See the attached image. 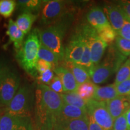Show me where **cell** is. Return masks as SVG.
<instances>
[{
    "label": "cell",
    "mask_w": 130,
    "mask_h": 130,
    "mask_svg": "<svg viewBox=\"0 0 130 130\" xmlns=\"http://www.w3.org/2000/svg\"><path fill=\"white\" fill-rule=\"evenodd\" d=\"M4 108V107H3V105L2 104V103H1V98H0V108Z\"/></svg>",
    "instance_id": "cell-41"
},
{
    "label": "cell",
    "mask_w": 130,
    "mask_h": 130,
    "mask_svg": "<svg viewBox=\"0 0 130 130\" xmlns=\"http://www.w3.org/2000/svg\"><path fill=\"white\" fill-rule=\"evenodd\" d=\"M50 88L58 94L63 93V86L60 78L58 76H54L51 83L48 86Z\"/></svg>",
    "instance_id": "cell-32"
},
{
    "label": "cell",
    "mask_w": 130,
    "mask_h": 130,
    "mask_svg": "<svg viewBox=\"0 0 130 130\" xmlns=\"http://www.w3.org/2000/svg\"><path fill=\"white\" fill-rule=\"evenodd\" d=\"M20 84L19 74L16 71L10 68L0 81V98L4 108L9 104L17 93Z\"/></svg>",
    "instance_id": "cell-7"
},
{
    "label": "cell",
    "mask_w": 130,
    "mask_h": 130,
    "mask_svg": "<svg viewBox=\"0 0 130 130\" xmlns=\"http://www.w3.org/2000/svg\"><path fill=\"white\" fill-rule=\"evenodd\" d=\"M6 35L9 36V40L8 43L4 45V47H7L10 43H13L14 48L16 51H18L21 48L24 43V33L18 27L16 22L10 19L7 27Z\"/></svg>",
    "instance_id": "cell-15"
},
{
    "label": "cell",
    "mask_w": 130,
    "mask_h": 130,
    "mask_svg": "<svg viewBox=\"0 0 130 130\" xmlns=\"http://www.w3.org/2000/svg\"><path fill=\"white\" fill-rule=\"evenodd\" d=\"M35 105V95L32 85L21 86L10 104L5 108V112L10 115L31 116Z\"/></svg>",
    "instance_id": "cell-4"
},
{
    "label": "cell",
    "mask_w": 130,
    "mask_h": 130,
    "mask_svg": "<svg viewBox=\"0 0 130 130\" xmlns=\"http://www.w3.org/2000/svg\"><path fill=\"white\" fill-rule=\"evenodd\" d=\"M88 116L89 120V130H102L101 129V128L96 123V122L94 121L93 119L92 118V117L89 116V115H88Z\"/></svg>",
    "instance_id": "cell-38"
},
{
    "label": "cell",
    "mask_w": 130,
    "mask_h": 130,
    "mask_svg": "<svg viewBox=\"0 0 130 130\" xmlns=\"http://www.w3.org/2000/svg\"><path fill=\"white\" fill-rule=\"evenodd\" d=\"M5 113V108H0V118Z\"/></svg>",
    "instance_id": "cell-40"
},
{
    "label": "cell",
    "mask_w": 130,
    "mask_h": 130,
    "mask_svg": "<svg viewBox=\"0 0 130 130\" xmlns=\"http://www.w3.org/2000/svg\"><path fill=\"white\" fill-rule=\"evenodd\" d=\"M17 6L14 0H0V16L9 18L12 15Z\"/></svg>",
    "instance_id": "cell-26"
},
{
    "label": "cell",
    "mask_w": 130,
    "mask_h": 130,
    "mask_svg": "<svg viewBox=\"0 0 130 130\" xmlns=\"http://www.w3.org/2000/svg\"><path fill=\"white\" fill-rule=\"evenodd\" d=\"M96 31L99 37L107 44L111 43L118 36L116 32L110 25L105 26L100 30H96Z\"/></svg>",
    "instance_id": "cell-27"
},
{
    "label": "cell",
    "mask_w": 130,
    "mask_h": 130,
    "mask_svg": "<svg viewBox=\"0 0 130 130\" xmlns=\"http://www.w3.org/2000/svg\"><path fill=\"white\" fill-rule=\"evenodd\" d=\"M118 6L123 11L125 16L130 19V1H121L119 3Z\"/></svg>",
    "instance_id": "cell-37"
},
{
    "label": "cell",
    "mask_w": 130,
    "mask_h": 130,
    "mask_svg": "<svg viewBox=\"0 0 130 130\" xmlns=\"http://www.w3.org/2000/svg\"><path fill=\"white\" fill-rule=\"evenodd\" d=\"M115 72L116 71L113 65L104 60L102 63H99L93 68L90 75V78L96 85L102 84Z\"/></svg>",
    "instance_id": "cell-10"
},
{
    "label": "cell",
    "mask_w": 130,
    "mask_h": 130,
    "mask_svg": "<svg viewBox=\"0 0 130 130\" xmlns=\"http://www.w3.org/2000/svg\"><path fill=\"white\" fill-rule=\"evenodd\" d=\"M74 8L71 2L62 0L45 1L40 11V23L43 25L49 26L54 24L61 19L73 13Z\"/></svg>",
    "instance_id": "cell-5"
},
{
    "label": "cell",
    "mask_w": 130,
    "mask_h": 130,
    "mask_svg": "<svg viewBox=\"0 0 130 130\" xmlns=\"http://www.w3.org/2000/svg\"><path fill=\"white\" fill-rule=\"evenodd\" d=\"M116 47L119 51L124 56H130V40L117 36L116 38Z\"/></svg>",
    "instance_id": "cell-29"
},
{
    "label": "cell",
    "mask_w": 130,
    "mask_h": 130,
    "mask_svg": "<svg viewBox=\"0 0 130 130\" xmlns=\"http://www.w3.org/2000/svg\"><path fill=\"white\" fill-rule=\"evenodd\" d=\"M37 16L29 13H22L16 19V24L24 35L30 33L32 25L36 20Z\"/></svg>",
    "instance_id": "cell-21"
},
{
    "label": "cell",
    "mask_w": 130,
    "mask_h": 130,
    "mask_svg": "<svg viewBox=\"0 0 130 130\" xmlns=\"http://www.w3.org/2000/svg\"><path fill=\"white\" fill-rule=\"evenodd\" d=\"M128 130H130V128L128 127Z\"/></svg>",
    "instance_id": "cell-43"
},
{
    "label": "cell",
    "mask_w": 130,
    "mask_h": 130,
    "mask_svg": "<svg viewBox=\"0 0 130 130\" xmlns=\"http://www.w3.org/2000/svg\"><path fill=\"white\" fill-rule=\"evenodd\" d=\"M0 130H35L31 116H15L5 113L0 118Z\"/></svg>",
    "instance_id": "cell-9"
},
{
    "label": "cell",
    "mask_w": 130,
    "mask_h": 130,
    "mask_svg": "<svg viewBox=\"0 0 130 130\" xmlns=\"http://www.w3.org/2000/svg\"><path fill=\"white\" fill-rule=\"evenodd\" d=\"M73 19L74 13L66 16L56 23L47 26L46 28L42 30L37 29L42 44L53 51L60 61L64 60L63 39Z\"/></svg>",
    "instance_id": "cell-2"
},
{
    "label": "cell",
    "mask_w": 130,
    "mask_h": 130,
    "mask_svg": "<svg viewBox=\"0 0 130 130\" xmlns=\"http://www.w3.org/2000/svg\"><path fill=\"white\" fill-rule=\"evenodd\" d=\"M106 105L108 111L114 121L122 115L125 114L130 108V101L127 96H121L106 102Z\"/></svg>",
    "instance_id": "cell-12"
},
{
    "label": "cell",
    "mask_w": 130,
    "mask_h": 130,
    "mask_svg": "<svg viewBox=\"0 0 130 130\" xmlns=\"http://www.w3.org/2000/svg\"><path fill=\"white\" fill-rule=\"evenodd\" d=\"M104 9L110 25L118 35L125 21V16L118 5H108Z\"/></svg>",
    "instance_id": "cell-11"
},
{
    "label": "cell",
    "mask_w": 130,
    "mask_h": 130,
    "mask_svg": "<svg viewBox=\"0 0 130 130\" xmlns=\"http://www.w3.org/2000/svg\"><path fill=\"white\" fill-rule=\"evenodd\" d=\"M45 1L41 0H18L17 2L18 9L22 13H29L38 15L41 11Z\"/></svg>",
    "instance_id": "cell-19"
},
{
    "label": "cell",
    "mask_w": 130,
    "mask_h": 130,
    "mask_svg": "<svg viewBox=\"0 0 130 130\" xmlns=\"http://www.w3.org/2000/svg\"><path fill=\"white\" fill-rule=\"evenodd\" d=\"M126 96H127V97H128V99H129V100L130 101V94H129V95Z\"/></svg>",
    "instance_id": "cell-42"
},
{
    "label": "cell",
    "mask_w": 130,
    "mask_h": 130,
    "mask_svg": "<svg viewBox=\"0 0 130 130\" xmlns=\"http://www.w3.org/2000/svg\"><path fill=\"white\" fill-rule=\"evenodd\" d=\"M63 66L69 69L72 73L78 84H81L90 81V76L87 71L82 66L76 63L64 62Z\"/></svg>",
    "instance_id": "cell-20"
},
{
    "label": "cell",
    "mask_w": 130,
    "mask_h": 130,
    "mask_svg": "<svg viewBox=\"0 0 130 130\" xmlns=\"http://www.w3.org/2000/svg\"><path fill=\"white\" fill-rule=\"evenodd\" d=\"M126 121H127V123L128 127L130 128V108L128 110L127 112L125 113Z\"/></svg>",
    "instance_id": "cell-39"
},
{
    "label": "cell",
    "mask_w": 130,
    "mask_h": 130,
    "mask_svg": "<svg viewBox=\"0 0 130 130\" xmlns=\"http://www.w3.org/2000/svg\"><path fill=\"white\" fill-rule=\"evenodd\" d=\"M88 117V114L86 110L74 105H63L61 111L57 116L56 121H70L78 119L86 118Z\"/></svg>",
    "instance_id": "cell-16"
},
{
    "label": "cell",
    "mask_w": 130,
    "mask_h": 130,
    "mask_svg": "<svg viewBox=\"0 0 130 130\" xmlns=\"http://www.w3.org/2000/svg\"><path fill=\"white\" fill-rule=\"evenodd\" d=\"M128 126L126 115H122L114 121L113 130H128Z\"/></svg>",
    "instance_id": "cell-33"
},
{
    "label": "cell",
    "mask_w": 130,
    "mask_h": 130,
    "mask_svg": "<svg viewBox=\"0 0 130 130\" xmlns=\"http://www.w3.org/2000/svg\"><path fill=\"white\" fill-rule=\"evenodd\" d=\"M129 78H130V58L122 65L117 72L115 84L117 85Z\"/></svg>",
    "instance_id": "cell-28"
},
{
    "label": "cell",
    "mask_w": 130,
    "mask_h": 130,
    "mask_svg": "<svg viewBox=\"0 0 130 130\" xmlns=\"http://www.w3.org/2000/svg\"><path fill=\"white\" fill-rule=\"evenodd\" d=\"M10 68L6 60L3 58H0V81Z\"/></svg>",
    "instance_id": "cell-36"
},
{
    "label": "cell",
    "mask_w": 130,
    "mask_h": 130,
    "mask_svg": "<svg viewBox=\"0 0 130 130\" xmlns=\"http://www.w3.org/2000/svg\"><path fill=\"white\" fill-rule=\"evenodd\" d=\"M97 87V85L92 81H89L79 85L77 92L81 98L87 101L93 100Z\"/></svg>",
    "instance_id": "cell-23"
},
{
    "label": "cell",
    "mask_w": 130,
    "mask_h": 130,
    "mask_svg": "<svg viewBox=\"0 0 130 130\" xmlns=\"http://www.w3.org/2000/svg\"><path fill=\"white\" fill-rule=\"evenodd\" d=\"M78 64L82 66L83 68H84L87 71L89 75H90L91 72H92V71L94 68V66L92 61V59H91V54L89 43L88 40L86 37H84L83 54L82 57H81V60L78 63Z\"/></svg>",
    "instance_id": "cell-25"
},
{
    "label": "cell",
    "mask_w": 130,
    "mask_h": 130,
    "mask_svg": "<svg viewBox=\"0 0 130 130\" xmlns=\"http://www.w3.org/2000/svg\"><path fill=\"white\" fill-rule=\"evenodd\" d=\"M64 105L60 94L48 86L38 84L35 94V123L36 130H53L57 116Z\"/></svg>",
    "instance_id": "cell-1"
},
{
    "label": "cell",
    "mask_w": 130,
    "mask_h": 130,
    "mask_svg": "<svg viewBox=\"0 0 130 130\" xmlns=\"http://www.w3.org/2000/svg\"><path fill=\"white\" fill-rule=\"evenodd\" d=\"M64 104L74 105L87 110V101L80 97L77 92L60 94Z\"/></svg>",
    "instance_id": "cell-22"
},
{
    "label": "cell",
    "mask_w": 130,
    "mask_h": 130,
    "mask_svg": "<svg viewBox=\"0 0 130 130\" xmlns=\"http://www.w3.org/2000/svg\"><path fill=\"white\" fill-rule=\"evenodd\" d=\"M86 20L87 21V24L96 30L110 25L104 10L100 7L91 8L86 14Z\"/></svg>",
    "instance_id": "cell-14"
},
{
    "label": "cell",
    "mask_w": 130,
    "mask_h": 130,
    "mask_svg": "<svg viewBox=\"0 0 130 130\" xmlns=\"http://www.w3.org/2000/svg\"><path fill=\"white\" fill-rule=\"evenodd\" d=\"M118 36L130 40V19L125 16V21L121 30L118 32Z\"/></svg>",
    "instance_id": "cell-34"
},
{
    "label": "cell",
    "mask_w": 130,
    "mask_h": 130,
    "mask_svg": "<svg viewBox=\"0 0 130 130\" xmlns=\"http://www.w3.org/2000/svg\"><path fill=\"white\" fill-rule=\"evenodd\" d=\"M38 57L39 59L43 60L51 63L53 65V70L59 66L60 61L58 57L53 51H51V50H49L48 48H47L42 44L40 45L39 50Z\"/></svg>",
    "instance_id": "cell-24"
},
{
    "label": "cell",
    "mask_w": 130,
    "mask_h": 130,
    "mask_svg": "<svg viewBox=\"0 0 130 130\" xmlns=\"http://www.w3.org/2000/svg\"><path fill=\"white\" fill-rule=\"evenodd\" d=\"M84 45V37L77 29L64 48V62L78 64L83 54Z\"/></svg>",
    "instance_id": "cell-8"
},
{
    "label": "cell",
    "mask_w": 130,
    "mask_h": 130,
    "mask_svg": "<svg viewBox=\"0 0 130 130\" xmlns=\"http://www.w3.org/2000/svg\"><path fill=\"white\" fill-rule=\"evenodd\" d=\"M52 69H53V65L51 63L43 60L38 59L36 63V69L39 74Z\"/></svg>",
    "instance_id": "cell-35"
},
{
    "label": "cell",
    "mask_w": 130,
    "mask_h": 130,
    "mask_svg": "<svg viewBox=\"0 0 130 130\" xmlns=\"http://www.w3.org/2000/svg\"><path fill=\"white\" fill-rule=\"evenodd\" d=\"M119 96H126L130 94V78L116 85Z\"/></svg>",
    "instance_id": "cell-31"
},
{
    "label": "cell",
    "mask_w": 130,
    "mask_h": 130,
    "mask_svg": "<svg viewBox=\"0 0 130 130\" xmlns=\"http://www.w3.org/2000/svg\"><path fill=\"white\" fill-rule=\"evenodd\" d=\"M89 116L70 121H56L53 130H89Z\"/></svg>",
    "instance_id": "cell-17"
},
{
    "label": "cell",
    "mask_w": 130,
    "mask_h": 130,
    "mask_svg": "<svg viewBox=\"0 0 130 130\" xmlns=\"http://www.w3.org/2000/svg\"><path fill=\"white\" fill-rule=\"evenodd\" d=\"M87 111L102 130H113L115 121L107 109L106 102L94 100L87 101Z\"/></svg>",
    "instance_id": "cell-6"
},
{
    "label": "cell",
    "mask_w": 130,
    "mask_h": 130,
    "mask_svg": "<svg viewBox=\"0 0 130 130\" xmlns=\"http://www.w3.org/2000/svg\"><path fill=\"white\" fill-rule=\"evenodd\" d=\"M37 28L34 29L28 34L21 48L16 51V60L28 75L37 77L36 63L38 60L39 50L41 45Z\"/></svg>",
    "instance_id": "cell-3"
},
{
    "label": "cell",
    "mask_w": 130,
    "mask_h": 130,
    "mask_svg": "<svg viewBox=\"0 0 130 130\" xmlns=\"http://www.w3.org/2000/svg\"><path fill=\"white\" fill-rule=\"evenodd\" d=\"M115 84H110L103 87L98 86L93 100L100 102H108L118 97Z\"/></svg>",
    "instance_id": "cell-18"
},
{
    "label": "cell",
    "mask_w": 130,
    "mask_h": 130,
    "mask_svg": "<svg viewBox=\"0 0 130 130\" xmlns=\"http://www.w3.org/2000/svg\"><path fill=\"white\" fill-rule=\"evenodd\" d=\"M54 77V71L53 70H48L44 72L41 73L39 74V75L37 76V78L39 82L38 84L49 86Z\"/></svg>",
    "instance_id": "cell-30"
},
{
    "label": "cell",
    "mask_w": 130,
    "mask_h": 130,
    "mask_svg": "<svg viewBox=\"0 0 130 130\" xmlns=\"http://www.w3.org/2000/svg\"><path fill=\"white\" fill-rule=\"evenodd\" d=\"M57 76L60 78L64 93L75 92L77 91L78 84L71 71L63 66H59L53 70Z\"/></svg>",
    "instance_id": "cell-13"
}]
</instances>
